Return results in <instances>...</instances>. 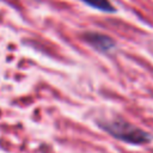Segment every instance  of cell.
<instances>
[{"label":"cell","mask_w":153,"mask_h":153,"mask_svg":"<svg viewBox=\"0 0 153 153\" xmlns=\"http://www.w3.org/2000/svg\"><path fill=\"white\" fill-rule=\"evenodd\" d=\"M85 41L100 53H108L115 48V41L106 35L98 32H87L84 35Z\"/></svg>","instance_id":"obj_2"},{"label":"cell","mask_w":153,"mask_h":153,"mask_svg":"<svg viewBox=\"0 0 153 153\" xmlns=\"http://www.w3.org/2000/svg\"><path fill=\"white\" fill-rule=\"evenodd\" d=\"M81 1L102 12H106V13L115 12V7L110 2V0H81Z\"/></svg>","instance_id":"obj_3"},{"label":"cell","mask_w":153,"mask_h":153,"mask_svg":"<svg viewBox=\"0 0 153 153\" xmlns=\"http://www.w3.org/2000/svg\"><path fill=\"white\" fill-rule=\"evenodd\" d=\"M99 127L104 129L108 134L116 137L117 140L133 143V145H142L151 141V135L142 130L141 128L131 124L130 122L121 118L114 117L111 120L99 121Z\"/></svg>","instance_id":"obj_1"}]
</instances>
